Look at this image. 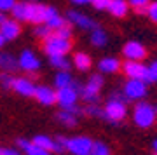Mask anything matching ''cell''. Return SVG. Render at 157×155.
Instances as JSON below:
<instances>
[{
  "mask_svg": "<svg viewBox=\"0 0 157 155\" xmlns=\"http://www.w3.org/2000/svg\"><path fill=\"white\" fill-rule=\"evenodd\" d=\"M0 155H21V150L12 146H0Z\"/></svg>",
  "mask_w": 157,
  "mask_h": 155,
  "instance_id": "36",
  "label": "cell"
},
{
  "mask_svg": "<svg viewBox=\"0 0 157 155\" xmlns=\"http://www.w3.org/2000/svg\"><path fill=\"white\" fill-rule=\"evenodd\" d=\"M147 16L150 17V21L157 23V2H152V4H148V9H147Z\"/></svg>",
  "mask_w": 157,
  "mask_h": 155,
  "instance_id": "35",
  "label": "cell"
},
{
  "mask_svg": "<svg viewBox=\"0 0 157 155\" xmlns=\"http://www.w3.org/2000/svg\"><path fill=\"white\" fill-rule=\"evenodd\" d=\"M4 44H6V39H4V35L0 33V47H4Z\"/></svg>",
  "mask_w": 157,
  "mask_h": 155,
  "instance_id": "41",
  "label": "cell"
},
{
  "mask_svg": "<svg viewBox=\"0 0 157 155\" xmlns=\"http://www.w3.org/2000/svg\"><path fill=\"white\" fill-rule=\"evenodd\" d=\"M28 2H37V0H28Z\"/></svg>",
  "mask_w": 157,
  "mask_h": 155,
  "instance_id": "42",
  "label": "cell"
},
{
  "mask_svg": "<svg viewBox=\"0 0 157 155\" xmlns=\"http://www.w3.org/2000/svg\"><path fill=\"white\" fill-rule=\"evenodd\" d=\"M67 143H68V138L67 136H61V134H58L54 136V153H67Z\"/></svg>",
  "mask_w": 157,
  "mask_h": 155,
  "instance_id": "28",
  "label": "cell"
},
{
  "mask_svg": "<svg viewBox=\"0 0 157 155\" xmlns=\"http://www.w3.org/2000/svg\"><path fill=\"white\" fill-rule=\"evenodd\" d=\"M12 82H14V77H11L9 73H2L0 75V85L4 89H12Z\"/></svg>",
  "mask_w": 157,
  "mask_h": 155,
  "instance_id": "33",
  "label": "cell"
},
{
  "mask_svg": "<svg viewBox=\"0 0 157 155\" xmlns=\"http://www.w3.org/2000/svg\"><path fill=\"white\" fill-rule=\"evenodd\" d=\"M72 82H73V77L70 75V72H58L56 77H54V85H56V89L68 87V85H72Z\"/></svg>",
  "mask_w": 157,
  "mask_h": 155,
  "instance_id": "24",
  "label": "cell"
},
{
  "mask_svg": "<svg viewBox=\"0 0 157 155\" xmlns=\"http://www.w3.org/2000/svg\"><path fill=\"white\" fill-rule=\"evenodd\" d=\"M122 93L129 101H140L147 96V82L138 80V78H129L124 84Z\"/></svg>",
  "mask_w": 157,
  "mask_h": 155,
  "instance_id": "7",
  "label": "cell"
},
{
  "mask_svg": "<svg viewBox=\"0 0 157 155\" xmlns=\"http://www.w3.org/2000/svg\"><path fill=\"white\" fill-rule=\"evenodd\" d=\"M32 143H35L37 146L47 150L51 153L54 152V138H51L47 134H37V136H33V138H32Z\"/></svg>",
  "mask_w": 157,
  "mask_h": 155,
  "instance_id": "20",
  "label": "cell"
},
{
  "mask_svg": "<svg viewBox=\"0 0 157 155\" xmlns=\"http://www.w3.org/2000/svg\"><path fill=\"white\" fill-rule=\"evenodd\" d=\"M80 91H82V84L73 80L72 85L56 91V103L61 106V110H68L72 106L77 105L78 98H80Z\"/></svg>",
  "mask_w": 157,
  "mask_h": 155,
  "instance_id": "3",
  "label": "cell"
},
{
  "mask_svg": "<svg viewBox=\"0 0 157 155\" xmlns=\"http://www.w3.org/2000/svg\"><path fill=\"white\" fill-rule=\"evenodd\" d=\"M45 25H47V26H49L51 30H52V32H56V30L63 28L65 25H68V23H67V19H63V17L59 16V14H54V16L51 17V19H49L47 23H45Z\"/></svg>",
  "mask_w": 157,
  "mask_h": 155,
  "instance_id": "29",
  "label": "cell"
},
{
  "mask_svg": "<svg viewBox=\"0 0 157 155\" xmlns=\"http://www.w3.org/2000/svg\"><path fill=\"white\" fill-rule=\"evenodd\" d=\"M0 21H2V14H0Z\"/></svg>",
  "mask_w": 157,
  "mask_h": 155,
  "instance_id": "43",
  "label": "cell"
},
{
  "mask_svg": "<svg viewBox=\"0 0 157 155\" xmlns=\"http://www.w3.org/2000/svg\"><path fill=\"white\" fill-rule=\"evenodd\" d=\"M91 155H112V150L103 141H94L93 143V150H91Z\"/></svg>",
  "mask_w": 157,
  "mask_h": 155,
  "instance_id": "27",
  "label": "cell"
},
{
  "mask_svg": "<svg viewBox=\"0 0 157 155\" xmlns=\"http://www.w3.org/2000/svg\"><path fill=\"white\" fill-rule=\"evenodd\" d=\"M152 82H157V61H154L147 66V84Z\"/></svg>",
  "mask_w": 157,
  "mask_h": 155,
  "instance_id": "32",
  "label": "cell"
},
{
  "mask_svg": "<svg viewBox=\"0 0 157 155\" xmlns=\"http://www.w3.org/2000/svg\"><path fill=\"white\" fill-rule=\"evenodd\" d=\"M16 145L21 152H25V155H51V152H47V150L37 146L35 143H32V139L28 141V139H25V138H17Z\"/></svg>",
  "mask_w": 157,
  "mask_h": 155,
  "instance_id": "16",
  "label": "cell"
},
{
  "mask_svg": "<svg viewBox=\"0 0 157 155\" xmlns=\"http://www.w3.org/2000/svg\"><path fill=\"white\" fill-rule=\"evenodd\" d=\"M93 6H94L98 11H103V9H108L110 0H93Z\"/></svg>",
  "mask_w": 157,
  "mask_h": 155,
  "instance_id": "38",
  "label": "cell"
},
{
  "mask_svg": "<svg viewBox=\"0 0 157 155\" xmlns=\"http://www.w3.org/2000/svg\"><path fill=\"white\" fill-rule=\"evenodd\" d=\"M54 14H58L54 7L40 6V4H28L26 6V21L33 23V25L47 23Z\"/></svg>",
  "mask_w": 157,
  "mask_h": 155,
  "instance_id": "4",
  "label": "cell"
},
{
  "mask_svg": "<svg viewBox=\"0 0 157 155\" xmlns=\"http://www.w3.org/2000/svg\"><path fill=\"white\" fill-rule=\"evenodd\" d=\"M107 42H108V37L103 30H100V28L93 30V33H91V44L94 45V47H105Z\"/></svg>",
  "mask_w": 157,
  "mask_h": 155,
  "instance_id": "23",
  "label": "cell"
},
{
  "mask_svg": "<svg viewBox=\"0 0 157 155\" xmlns=\"http://www.w3.org/2000/svg\"><path fill=\"white\" fill-rule=\"evenodd\" d=\"M70 49H72L70 39H61L52 33L44 40V51L47 56H67Z\"/></svg>",
  "mask_w": 157,
  "mask_h": 155,
  "instance_id": "5",
  "label": "cell"
},
{
  "mask_svg": "<svg viewBox=\"0 0 157 155\" xmlns=\"http://www.w3.org/2000/svg\"><path fill=\"white\" fill-rule=\"evenodd\" d=\"M129 4L126 0H110V6H108V11L112 12L115 17H124L128 14Z\"/></svg>",
  "mask_w": 157,
  "mask_h": 155,
  "instance_id": "19",
  "label": "cell"
},
{
  "mask_svg": "<svg viewBox=\"0 0 157 155\" xmlns=\"http://www.w3.org/2000/svg\"><path fill=\"white\" fill-rule=\"evenodd\" d=\"M54 35H58V37H61V39H70L72 37V28L68 26V25H65L63 28H59V30H56V32H52Z\"/></svg>",
  "mask_w": 157,
  "mask_h": 155,
  "instance_id": "34",
  "label": "cell"
},
{
  "mask_svg": "<svg viewBox=\"0 0 157 155\" xmlns=\"http://www.w3.org/2000/svg\"><path fill=\"white\" fill-rule=\"evenodd\" d=\"M124 73L128 75V78H138V80H143L147 82V66L141 65L140 61H126L122 65Z\"/></svg>",
  "mask_w": 157,
  "mask_h": 155,
  "instance_id": "11",
  "label": "cell"
},
{
  "mask_svg": "<svg viewBox=\"0 0 157 155\" xmlns=\"http://www.w3.org/2000/svg\"><path fill=\"white\" fill-rule=\"evenodd\" d=\"M93 143H94V139H91L89 136H73V138H68L67 153H70V155H91Z\"/></svg>",
  "mask_w": 157,
  "mask_h": 155,
  "instance_id": "6",
  "label": "cell"
},
{
  "mask_svg": "<svg viewBox=\"0 0 157 155\" xmlns=\"http://www.w3.org/2000/svg\"><path fill=\"white\" fill-rule=\"evenodd\" d=\"M152 153L157 155V139H154V141H152Z\"/></svg>",
  "mask_w": 157,
  "mask_h": 155,
  "instance_id": "40",
  "label": "cell"
},
{
  "mask_svg": "<svg viewBox=\"0 0 157 155\" xmlns=\"http://www.w3.org/2000/svg\"><path fill=\"white\" fill-rule=\"evenodd\" d=\"M128 101L129 100L124 96V93H113L103 106V120H107L108 124H121L128 115Z\"/></svg>",
  "mask_w": 157,
  "mask_h": 155,
  "instance_id": "1",
  "label": "cell"
},
{
  "mask_svg": "<svg viewBox=\"0 0 157 155\" xmlns=\"http://www.w3.org/2000/svg\"><path fill=\"white\" fill-rule=\"evenodd\" d=\"M122 54L126 59L129 61H141L147 58V49L140 42H135V40H131L128 44L122 47Z\"/></svg>",
  "mask_w": 157,
  "mask_h": 155,
  "instance_id": "10",
  "label": "cell"
},
{
  "mask_svg": "<svg viewBox=\"0 0 157 155\" xmlns=\"http://www.w3.org/2000/svg\"><path fill=\"white\" fill-rule=\"evenodd\" d=\"M35 87H37V85L26 77L14 78V82H12V89H14L19 96H25V98H33Z\"/></svg>",
  "mask_w": 157,
  "mask_h": 155,
  "instance_id": "13",
  "label": "cell"
},
{
  "mask_svg": "<svg viewBox=\"0 0 157 155\" xmlns=\"http://www.w3.org/2000/svg\"><path fill=\"white\" fill-rule=\"evenodd\" d=\"M73 65L77 68L78 72H87L93 65V61H91L89 54H86V52H77V54L73 56Z\"/></svg>",
  "mask_w": 157,
  "mask_h": 155,
  "instance_id": "21",
  "label": "cell"
},
{
  "mask_svg": "<svg viewBox=\"0 0 157 155\" xmlns=\"http://www.w3.org/2000/svg\"><path fill=\"white\" fill-rule=\"evenodd\" d=\"M33 33H35V37H39V39H44L45 40L49 35H52V30H51L45 23H42V25H37V26H35Z\"/></svg>",
  "mask_w": 157,
  "mask_h": 155,
  "instance_id": "31",
  "label": "cell"
},
{
  "mask_svg": "<svg viewBox=\"0 0 157 155\" xmlns=\"http://www.w3.org/2000/svg\"><path fill=\"white\" fill-rule=\"evenodd\" d=\"M33 98L39 101L40 105L44 106H51L56 103V91L51 89L49 85H37L35 87V94Z\"/></svg>",
  "mask_w": 157,
  "mask_h": 155,
  "instance_id": "12",
  "label": "cell"
},
{
  "mask_svg": "<svg viewBox=\"0 0 157 155\" xmlns=\"http://www.w3.org/2000/svg\"><path fill=\"white\" fill-rule=\"evenodd\" d=\"M49 63H51V66L59 70V72H68L70 65H72L67 59V56H49Z\"/></svg>",
  "mask_w": 157,
  "mask_h": 155,
  "instance_id": "22",
  "label": "cell"
},
{
  "mask_svg": "<svg viewBox=\"0 0 157 155\" xmlns=\"http://www.w3.org/2000/svg\"><path fill=\"white\" fill-rule=\"evenodd\" d=\"M155 110H157V106H155Z\"/></svg>",
  "mask_w": 157,
  "mask_h": 155,
  "instance_id": "44",
  "label": "cell"
},
{
  "mask_svg": "<svg viewBox=\"0 0 157 155\" xmlns=\"http://www.w3.org/2000/svg\"><path fill=\"white\" fill-rule=\"evenodd\" d=\"M119 68H121V61L117 58H103L98 63L100 73H115L119 72Z\"/></svg>",
  "mask_w": 157,
  "mask_h": 155,
  "instance_id": "18",
  "label": "cell"
},
{
  "mask_svg": "<svg viewBox=\"0 0 157 155\" xmlns=\"http://www.w3.org/2000/svg\"><path fill=\"white\" fill-rule=\"evenodd\" d=\"M19 65H17V59L9 52H0V70L6 73H12L16 72Z\"/></svg>",
  "mask_w": 157,
  "mask_h": 155,
  "instance_id": "17",
  "label": "cell"
},
{
  "mask_svg": "<svg viewBox=\"0 0 157 155\" xmlns=\"http://www.w3.org/2000/svg\"><path fill=\"white\" fill-rule=\"evenodd\" d=\"M19 32H21V28H19L16 19H6V17H2V21H0V33L4 35L6 40L17 39Z\"/></svg>",
  "mask_w": 157,
  "mask_h": 155,
  "instance_id": "14",
  "label": "cell"
},
{
  "mask_svg": "<svg viewBox=\"0 0 157 155\" xmlns=\"http://www.w3.org/2000/svg\"><path fill=\"white\" fill-rule=\"evenodd\" d=\"M17 65H19L21 70L32 73V72H37L40 68V59L30 49H25L21 54H19V58H17Z\"/></svg>",
  "mask_w": 157,
  "mask_h": 155,
  "instance_id": "9",
  "label": "cell"
},
{
  "mask_svg": "<svg viewBox=\"0 0 157 155\" xmlns=\"http://www.w3.org/2000/svg\"><path fill=\"white\" fill-rule=\"evenodd\" d=\"M128 4L135 7L136 12H140V14H147V9H148L150 0H129Z\"/></svg>",
  "mask_w": 157,
  "mask_h": 155,
  "instance_id": "30",
  "label": "cell"
},
{
  "mask_svg": "<svg viewBox=\"0 0 157 155\" xmlns=\"http://www.w3.org/2000/svg\"><path fill=\"white\" fill-rule=\"evenodd\" d=\"M82 113L87 117H98V119H103V108L98 106V103H91V105H86L82 108Z\"/></svg>",
  "mask_w": 157,
  "mask_h": 155,
  "instance_id": "26",
  "label": "cell"
},
{
  "mask_svg": "<svg viewBox=\"0 0 157 155\" xmlns=\"http://www.w3.org/2000/svg\"><path fill=\"white\" fill-rule=\"evenodd\" d=\"M16 4V0H0V12L2 11H11Z\"/></svg>",
  "mask_w": 157,
  "mask_h": 155,
  "instance_id": "37",
  "label": "cell"
},
{
  "mask_svg": "<svg viewBox=\"0 0 157 155\" xmlns=\"http://www.w3.org/2000/svg\"><path fill=\"white\" fill-rule=\"evenodd\" d=\"M75 6H84V4H93V0H72Z\"/></svg>",
  "mask_w": 157,
  "mask_h": 155,
  "instance_id": "39",
  "label": "cell"
},
{
  "mask_svg": "<svg viewBox=\"0 0 157 155\" xmlns=\"http://www.w3.org/2000/svg\"><path fill=\"white\" fill-rule=\"evenodd\" d=\"M26 6L28 4H23V2H16L14 7L11 9L12 17L17 19V21H26Z\"/></svg>",
  "mask_w": 157,
  "mask_h": 155,
  "instance_id": "25",
  "label": "cell"
},
{
  "mask_svg": "<svg viewBox=\"0 0 157 155\" xmlns=\"http://www.w3.org/2000/svg\"><path fill=\"white\" fill-rule=\"evenodd\" d=\"M78 115H82V108L78 105L68 108V110H59L56 113V119L59 124L67 126V127H75L78 122Z\"/></svg>",
  "mask_w": 157,
  "mask_h": 155,
  "instance_id": "8",
  "label": "cell"
},
{
  "mask_svg": "<svg viewBox=\"0 0 157 155\" xmlns=\"http://www.w3.org/2000/svg\"><path fill=\"white\" fill-rule=\"evenodd\" d=\"M67 17L73 23V25H77L78 28H84V30H96V28H98V25H96L91 17H87L86 14H80V12H77V11H70L67 14Z\"/></svg>",
  "mask_w": 157,
  "mask_h": 155,
  "instance_id": "15",
  "label": "cell"
},
{
  "mask_svg": "<svg viewBox=\"0 0 157 155\" xmlns=\"http://www.w3.org/2000/svg\"><path fill=\"white\" fill-rule=\"evenodd\" d=\"M157 120V110L155 106H152L147 101H140L135 105L133 110V122L135 126H138L140 129H148L152 127Z\"/></svg>",
  "mask_w": 157,
  "mask_h": 155,
  "instance_id": "2",
  "label": "cell"
}]
</instances>
